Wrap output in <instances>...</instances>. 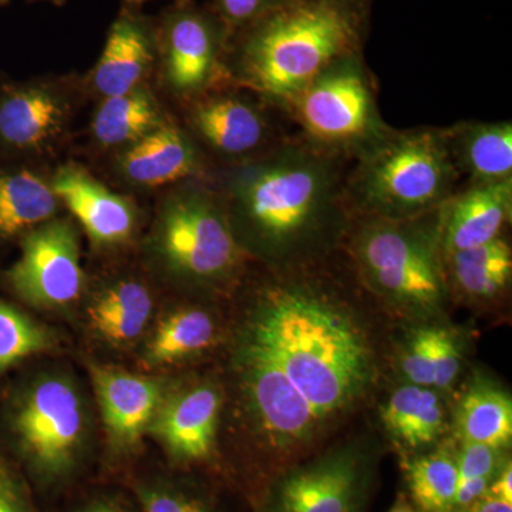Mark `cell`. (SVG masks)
Masks as SVG:
<instances>
[{
  "instance_id": "12",
  "label": "cell",
  "mask_w": 512,
  "mask_h": 512,
  "mask_svg": "<svg viewBox=\"0 0 512 512\" xmlns=\"http://www.w3.org/2000/svg\"><path fill=\"white\" fill-rule=\"evenodd\" d=\"M74 97L52 80L0 87V153L15 158L43 157L63 143L72 127Z\"/></svg>"
},
{
  "instance_id": "38",
  "label": "cell",
  "mask_w": 512,
  "mask_h": 512,
  "mask_svg": "<svg viewBox=\"0 0 512 512\" xmlns=\"http://www.w3.org/2000/svg\"><path fill=\"white\" fill-rule=\"evenodd\" d=\"M493 480L494 477H480L458 485L456 498H454V512L466 511L476 501L485 497L488 487H490Z\"/></svg>"
},
{
  "instance_id": "10",
  "label": "cell",
  "mask_w": 512,
  "mask_h": 512,
  "mask_svg": "<svg viewBox=\"0 0 512 512\" xmlns=\"http://www.w3.org/2000/svg\"><path fill=\"white\" fill-rule=\"evenodd\" d=\"M157 67L165 90L180 103L228 83V33L211 6L174 2L156 19Z\"/></svg>"
},
{
  "instance_id": "37",
  "label": "cell",
  "mask_w": 512,
  "mask_h": 512,
  "mask_svg": "<svg viewBox=\"0 0 512 512\" xmlns=\"http://www.w3.org/2000/svg\"><path fill=\"white\" fill-rule=\"evenodd\" d=\"M0 512H32L18 478L0 464Z\"/></svg>"
},
{
  "instance_id": "24",
  "label": "cell",
  "mask_w": 512,
  "mask_h": 512,
  "mask_svg": "<svg viewBox=\"0 0 512 512\" xmlns=\"http://www.w3.org/2000/svg\"><path fill=\"white\" fill-rule=\"evenodd\" d=\"M154 301L150 289L136 279H119L96 293L87 309L93 332L104 342L127 346L146 330Z\"/></svg>"
},
{
  "instance_id": "35",
  "label": "cell",
  "mask_w": 512,
  "mask_h": 512,
  "mask_svg": "<svg viewBox=\"0 0 512 512\" xmlns=\"http://www.w3.org/2000/svg\"><path fill=\"white\" fill-rule=\"evenodd\" d=\"M500 454V448L464 443L460 457L456 458L458 485L474 478L495 477L500 466Z\"/></svg>"
},
{
  "instance_id": "23",
  "label": "cell",
  "mask_w": 512,
  "mask_h": 512,
  "mask_svg": "<svg viewBox=\"0 0 512 512\" xmlns=\"http://www.w3.org/2000/svg\"><path fill=\"white\" fill-rule=\"evenodd\" d=\"M156 94L147 86L101 99L90 123V136L103 150H123L168 121Z\"/></svg>"
},
{
  "instance_id": "11",
  "label": "cell",
  "mask_w": 512,
  "mask_h": 512,
  "mask_svg": "<svg viewBox=\"0 0 512 512\" xmlns=\"http://www.w3.org/2000/svg\"><path fill=\"white\" fill-rule=\"evenodd\" d=\"M19 245L18 261L5 272L10 291L39 309L66 308L80 298L86 276L72 221L53 218L26 232Z\"/></svg>"
},
{
  "instance_id": "21",
  "label": "cell",
  "mask_w": 512,
  "mask_h": 512,
  "mask_svg": "<svg viewBox=\"0 0 512 512\" xmlns=\"http://www.w3.org/2000/svg\"><path fill=\"white\" fill-rule=\"evenodd\" d=\"M451 160L461 183L512 180V123L463 120L444 127Z\"/></svg>"
},
{
  "instance_id": "7",
  "label": "cell",
  "mask_w": 512,
  "mask_h": 512,
  "mask_svg": "<svg viewBox=\"0 0 512 512\" xmlns=\"http://www.w3.org/2000/svg\"><path fill=\"white\" fill-rule=\"evenodd\" d=\"M153 248L171 275L201 285L232 281L245 259L217 188L202 178L170 187L158 208Z\"/></svg>"
},
{
  "instance_id": "27",
  "label": "cell",
  "mask_w": 512,
  "mask_h": 512,
  "mask_svg": "<svg viewBox=\"0 0 512 512\" xmlns=\"http://www.w3.org/2000/svg\"><path fill=\"white\" fill-rule=\"evenodd\" d=\"M215 338L214 320L198 308L178 309L157 326L144 359L148 366H164L210 348Z\"/></svg>"
},
{
  "instance_id": "25",
  "label": "cell",
  "mask_w": 512,
  "mask_h": 512,
  "mask_svg": "<svg viewBox=\"0 0 512 512\" xmlns=\"http://www.w3.org/2000/svg\"><path fill=\"white\" fill-rule=\"evenodd\" d=\"M448 292L471 302H493L510 288L512 249L505 234L490 244L444 255Z\"/></svg>"
},
{
  "instance_id": "40",
  "label": "cell",
  "mask_w": 512,
  "mask_h": 512,
  "mask_svg": "<svg viewBox=\"0 0 512 512\" xmlns=\"http://www.w3.org/2000/svg\"><path fill=\"white\" fill-rule=\"evenodd\" d=\"M76 512H131L123 501L114 497L94 498Z\"/></svg>"
},
{
  "instance_id": "43",
  "label": "cell",
  "mask_w": 512,
  "mask_h": 512,
  "mask_svg": "<svg viewBox=\"0 0 512 512\" xmlns=\"http://www.w3.org/2000/svg\"><path fill=\"white\" fill-rule=\"evenodd\" d=\"M146 2H150V0H123L124 5L137 6V8H140ZM174 2H181V0H174Z\"/></svg>"
},
{
  "instance_id": "30",
  "label": "cell",
  "mask_w": 512,
  "mask_h": 512,
  "mask_svg": "<svg viewBox=\"0 0 512 512\" xmlns=\"http://www.w3.org/2000/svg\"><path fill=\"white\" fill-rule=\"evenodd\" d=\"M443 427V404L433 390L424 389L419 409L414 414L412 423L404 433L402 441L413 448L426 446L440 436Z\"/></svg>"
},
{
  "instance_id": "16",
  "label": "cell",
  "mask_w": 512,
  "mask_h": 512,
  "mask_svg": "<svg viewBox=\"0 0 512 512\" xmlns=\"http://www.w3.org/2000/svg\"><path fill=\"white\" fill-rule=\"evenodd\" d=\"M57 200L80 222L99 248H113L133 238L137 227L136 202L109 190L77 163L57 167L49 177Z\"/></svg>"
},
{
  "instance_id": "1",
  "label": "cell",
  "mask_w": 512,
  "mask_h": 512,
  "mask_svg": "<svg viewBox=\"0 0 512 512\" xmlns=\"http://www.w3.org/2000/svg\"><path fill=\"white\" fill-rule=\"evenodd\" d=\"M348 167L291 134L256 160L218 168L211 181L245 255L274 269L298 268L345 244L353 221Z\"/></svg>"
},
{
  "instance_id": "20",
  "label": "cell",
  "mask_w": 512,
  "mask_h": 512,
  "mask_svg": "<svg viewBox=\"0 0 512 512\" xmlns=\"http://www.w3.org/2000/svg\"><path fill=\"white\" fill-rule=\"evenodd\" d=\"M221 404V394L215 387H194L164 399L147 433L178 460H202L214 448Z\"/></svg>"
},
{
  "instance_id": "18",
  "label": "cell",
  "mask_w": 512,
  "mask_h": 512,
  "mask_svg": "<svg viewBox=\"0 0 512 512\" xmlns=\"http://www.w3.org/2000/svg\"><path fill=\"white\" fill-rule=\"evenodd\" d=\"M512 220V180L463 183L439 210L443 255L503 237Z\"/></svg>"
},
{
  "instance_id": "4",
  "label": "cell",
  "mask_w": 512,
  "mask_h": 512,
  "mask_svg": "<svg viewBox=\"0 0 512 512\" xmlns=\"http://www.w3.org/2000/svg\"><path fill=\"white\" fill-rule=\"evenodd\" d=\"M461 184L444 127H393L349 164L346 201L353 218L409 220L439 210Z\"/></svg>"
},
{
  "instance_id": "36",
  "label": "cell",
  "mask_w": 512,
  "mask_h": 512,
  "mask_svg": "<svg viewBox=\"0 0 512 512\" xmlns=\"http://www.w3.org/2000/svg\"><path fill=\"white\" fill-rule=\"evenodd\" d=\"M144 512H211L197 498L165 487H143L140 490Z\"/></svg>"
},
{
  "instance_id": "6",
  "label": "cell",
  "mask_w": 512,
  "mask_h": 512,
  "mask_svg": "<svg viewBox=\"0 0 512 512\" xmlns=\"http://www.w3.org/2000/svg\"><path fill=\"white\" fill-rule=\"evenodd\" d=\"M281 114L296 137L349 164L393 130L383 119L377 103L376 77L363 52L329 64Z\"/></svg>"
},
{
  "instance_id": "9",
  "label": "cell",
  "mask_w": 512,
  "mask_h": 512,
  "mask_svg": "<svg viewBox=\"0 0 512 512\" xmlns=\"http://www.w3.org/2000/svg\"><path fill=\"white\" fill-rule=\"evenodd\" d=\"M9 423L19 450L42 476H63L79 460L86 407L69 377L47 375L30 383L13 404Z\"/></svg>"
},
{
  "instance_id": "34",
  "label": "cell",
  "mask_w": 512,
  "mask_h": 512,
  "mask_svg": "<svg viewBox=\"0 0 512 512\" xmlns=\"http://www.w3.org/2000/svg\"><path fill=\"white\" fill-rule=\"evenodd\" d=\"M402 369L410 384L420 387H433L434 366L431 357L429 328L414 333L409 346L404 350Z\"/></svg>"
},
{
  "instance_id": "39",
  "label": "cell",
  "mask_w": 512,
  "mask_h": 512,
  "mask_svg": "<svg viewBox=\"0 0 512 512\" xmlns=\"http://www.w3.org/2000/svg\"><path fill=\"white\" fill-rule=\"evenodd\" d=\"M485 497L512 504V467L510 461L505 464L501 473H497V476L491 481Z\"/></svg>"
},
{
  "instance_id": "29",
  "label": "cell",
  "mask_w": 512,
  "mask_h": 512,
  "mask_svg": "<svg viewBox=\"0 0 512 512\" xmlns=\"http://www.w3.org/2000/svg\"><path fill=\"white\" fill-rule=\"evenodd\" d=\"M55 343L49 329L0 298V376L26 357L52 349Z\"/></svg>"
},
{
  "instance_id": "28",
  "label": "cell",
  "mask_w": 512,
  "mask_h": 512,
  "mask_svg": "<svg viewBox=\"0 0 512 512\" xmlns=\"http://www.w3.org/2000/svg\"><path fill=\"white\" fill-rule=\"evenodd\" d=\"M407 483L414 503L423 512H454L458 485L456 458L436 451L407 466Z\"/></svg>"
},
{
  "instance_id": "44",
  "label": "cell",
  "mask_w": 512,
  "mask_h": 512,
  "mask_svg": "<svg viewBox=\"0 0 512 512\" xmlns=\"http://www.w3.org/2000/svg\"><path fill=\"white\" fill-rule=\"evenodd\" d=\"M30 3H37V2H46V3H52V5L55 6H63L64 3L67 2V0H28Z\"/></svg>"
},
{
  "instance_id": "5",
  "label": "cell",
  "mask_w": 512,
  "mask_h": 512,
  "mask_svg": "<svg viewBox=\"0 0 512 512\" xmlns=\"http://www.w3.org/2000/svg\"><path fill=\"white\" fill-rule=\"evenodd\" d=\"M439 210L409 220L353 218L345 245L357 279L404 311H439L448 295Z\"/></svg>"
},
{
  "instance_id": "8",
  "label": "cell",
  "mask_w": 512,
  "mask_h": 512,
  "mask_svg": "<svg viewBox=\"0 0 512 512\" xmlns=\"http://www.w3.org/2000/svg\"><path fill=\"white\" fill-rule=\"evenodd\" d=\"M183 106V126L215 170L256 160L292 134L271 104L231 82Z\"/></svg>"
},
{
  "instance_id": "33",
  "label": "cell",
  "mask_w": 512,
  "mask_h": 512,
  "mask_svg": "<svg viewBox=\"0 0 512 512\" xmlns=\"http://www.w3.org/2000/svg\"><path fill=\"white\" fill-rule=\"evenodd\" d=\"M424 389H427V387L407 384V386L396 390L384 406L382 412L384 424H386L390 433L399 437L400 440L403 439L404 433L412 423L414 414L419 409Z\"/></svg>"
},
{
  "instance_id": "32",
  "label": "cell",
  "mask_w": 512,
  "mask_h": 512,
  "mask_svg": "<svg viewBox=\"0 0 512 512\" xmlns=\"http://www.w3.org/2000/svg\"><path fill=\"white\" fill-rule=\"evenodd\" d=\"M429 340L434 366L433 387L450 389L461 365L457 340L448 330L440 328H429Z\"/></svg>"
},
{
  "instance_id": "15",
  "label": "cell",
  "mask_w": 512,
  "mask_h": 512,
  "mask_svg": "<svg viewBox=\"0 0 512 512\" xmlns=\"http://www.w3.org/2000/svg\"><path fill=\"white\" fill-rule=\"evenodd\" d=\"M156 67V19L144 15L137 6L123 5L87 77L86 89L100 100L133 92L146 86Z\"/></svg>"
},
{
  "instance_id": "26",
  "label": "cell",
  "mask_w": 512,
  "mask_h": 512,
  "mask_svg": "<svg viewBox=\"0 0 512 512\" xmlns=\"http://www.w3.org/2000/svg\"><path fill=\"white\" fill-rule=\"evenodd\" d=\"M457 434L463 443L485 444L495 448L510 446L512 402L510 396L487 382L468 387L458 404Z\"/></svg>"
},
{
  "instance_id": "13",
  "label": "cell",
  "mask_w": 512,
  "mask_h": 512,
  "mask_svg": "<svg viewBox=\"0 0 512 512\" xmlns=\"http://www.w3.org/2000/svg\"><path fill=\"white\" fill-rule=\"evenodd\" d=\"M241 356L249 402L271 440L289 447L311 439L320 421L281 366L247 336Z\"/></svg>"
},
{
  "instance_id": "19",
  "label": "cell",
  "mask_w": 512,
  "mask_h": 512,
  "mask_svg": "<svg viewBox=\"0 0 512 512\" xmlns=\"http://www.w3.org/2000/svg\"><path fill=\"white\" fill-rule=\"evenodd\" d=\"M101 419L117 448L136 446L164 402V387L148 377L90 366Z\"/></svg>"
},
{
  "instance_id": "17",
  "label": "cell",
  "mask_w": 512,
  "mask_h": 512,
  "mask_svg": "<svg viewBox=\"0 0 512 512\" xmlns=\"http://www.w3.org/2000/svg\"><path fill=\"white\" fill-rule=\"evenodd\" d=\"M362 481L359 458L332 454L282 478L271 512H356Z\"/></svg>"
},
{
  "instance_id": "41",
  "label": "cell",
  "mask_w": 512,
  "mask_h": 512,
  "mask_svg": "<svg viewBox=\"0 0 512 512\" xmlns=\"http://www.w3.org/2000/svg\"><path fill=\"white\" fill-rule=\"evenodd\" d=\"M466 512H512V504L494 500V498L483 497L476 501Z\"/></svg>"
},
{
  "instance_id": "42",
  "label": "cell",
  "mask_w": 512,
  "mask_h": 512,
  "mask_svg": "<svg viewBox=\"0 0 512 512\" xmlns=\"http://www.w3.org/2000/svg\"><path fill=\"white\" fill-rule=\"evenodd\" d=\"M390 512H416V511H414L413 508L410 507V505L406 503V501H399V503L394 505L393 510Z\"/></svg>"
},
{
  "instance_id": "45",
  "label": "cell",
  "mask_w": 512,
  "mask_h": 512,
  "mask_svg": "<svg viewBox=\"0 0 512 512\" xmlns=\"http://www.w3.org/2000/svg\"><path fill=\"white\" fill-rule=\"evenodd\" d=\"M9 0H0V6L2 5H8Z\"/></svg>"
},
{
  "instance_id": "31",
  "label": "cell",
  "mask_w": 512,
  "mask_h": 512,
  "mask_svg": "<svg viewBox=\"0 0 512 512\" xmlns=\"http://www.w3.org/2000/svg\"><path fill=\"white\" fill-rule=\"evenodd\" d=\"M292 0H212L211 8L224 23L228 37L262 16L282 8Z\"/></svg>"
},
{
  "instance_id": "2",
  "label": "cell",
  "mask_w": 512,
  "mask_h": 512,
  "mask_svg": "<svg viewBox=\"0 0 512 512\" xmlns=\"http://www.w3.org/2000/svg\"><path fill=\"white\" fill-rule=\"evenodd\" d=\"M256 295L247 338L281 366L320 423L362 396L372 352L319 264L274 269Z\"/></svg>"
},
{
  "instance_id": "3",
  "label": "cell",
  "mask_w": 512,
  "mask_h": 512,
  "mask_svg": "<svg viewBox=\"0 0 512 512\" xmlns=\"http://www.w3.org/2000/svg\"><path fill=\"white\" fill-rule=\"evenodd\" d=\"M372 0H292L229 37L228 80L281 113L340 57L363 52Z\"/></svg>"
},
{
  "instance_id": "14",
  "label": "cell",
  "mask_w": 512,
  "mask_h": 512,
  "mask_svg": "<svg viewBox=\"0 0 512 512\" xmlns=\"http://www.w3.org/2000/svg\"><path fill=\"white\" fill-rule=\"evenodd\" d=\"M116 158L120 180L140 190L211 180L215 171L187 128L174 120L117 151Z\"/></svg>"
},
{
  "instance_id": "22",
  "label": "cell",
  "mask_w": 512,
  "mask_h": 512,
  "mask_svg": "<svg viewBox=\"0 0 512 512\" xmlns=\"http://www.w3.org/2000/svg\"><path fill=\"white\" fill-rule=\"evenodd\" d=\"M62 207L49 178L28 164H0V244L56 218Z\"/></svg>"
}]
</instances>
